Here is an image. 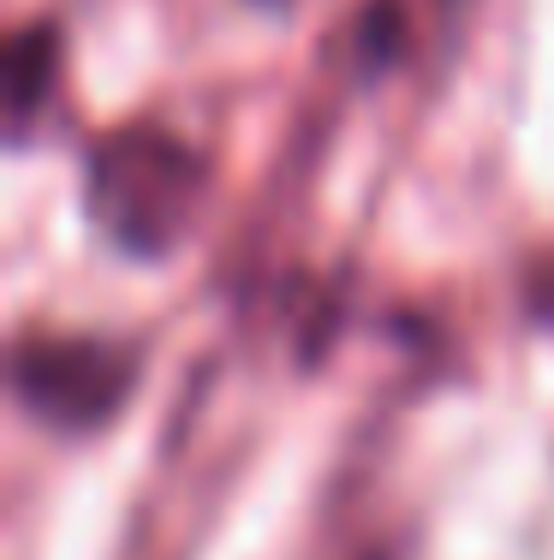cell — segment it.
Wrapping results in <instances>:
<instances>
[{"label":"cell","instance_id":"3957f363","mask_svg":"<svg viewBox=\"0 0 554 560\" xmlns=\"http://www.w3.org/2000/svg\"><path fill=\"white\" fill-rule=\"evenodd\" d=\"M55 60H60V43H55V31H24L19 43H12V55H7V84H12V131H24L31 126V114H36V102H43V90L55 84Z\"/></svg>","mask_w":554,"mask_h":560},{"label":"cell","instance_id":"7a4b0ae2","mask_svg":"<svg viewBox=\"0 0 554 560\" xmlns=\"http://www.w3.org/2000/svg\"><path fill=\"white\" fill-rule=\"evenodd\" d=\"M138 352L90 335H24L12 346L19 399L55 430H96L126 406Z\"/></svg>","mask_w":554,"mask_h":560},{"label":"cell","instance_id":"6da1fadb","mask_svg":"<svg viewBox=\"0 0 554 560\" xmlns=\"http://www.w3.org/2000/svg\"><path fill=\"white\" fill-rule=\"evenodd\" d=\"M209 167L167 126H126L90 150V215L131 257H167L191 233Z\"/></svg>","mask_w":554,"mask_h":560}]
</instances>
